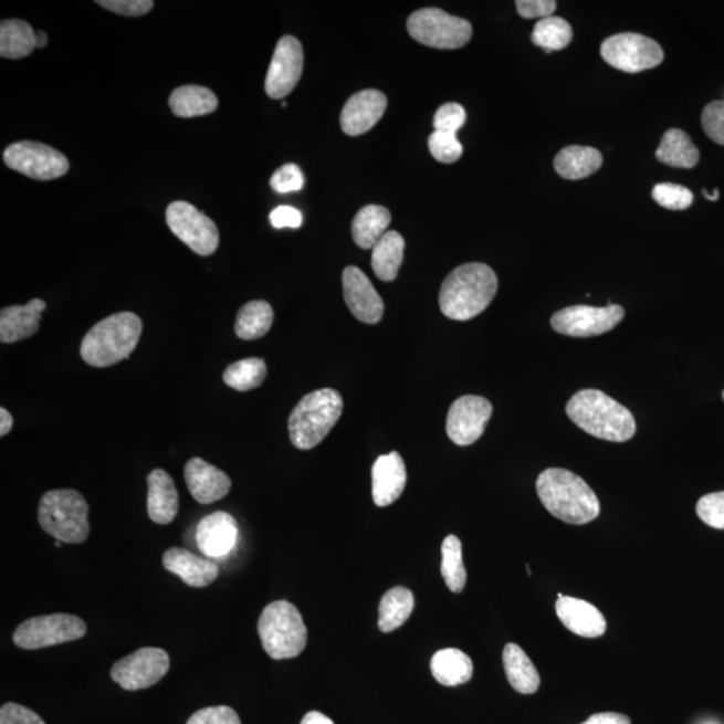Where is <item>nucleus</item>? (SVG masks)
<instances>
[{"label":"nucleus","mask_w":724,"mask_h":724,"mask_svg":"<svg viewBox=\"0 0 724 724\" xmlns=\"http://www.w3.org/2000/svg\"><path fill=\"white\" fill-rule=\"evenodd\" d=\"M499 292L494 270L484 263H465L443 282L439 305L447 318L469 321L480 316Z\"/></svg>","instance_id":"nucleus-1"},{"label":"nucleus","mask_w":724,"mask_h":724,"mask_svg":"<svg viewBox=\"0 0 724 724\" xmlns=\"http://www.w3.org/2000/svg\"><path fill=\"white\" fill-rule=\"evenodd\" d=\"M537 493L547 512L569 525H585L600 515L595 491L575 472L547 469L537 480Z\"/></svg>","instance_id":"nucleus-2"},{"label":"nucleus","mask_w":724,"mask_h":724,"mask_svg":"<svg viewBox=\"0 0 724 724\" xmlns=\"http://www.w3.org/2000/svg\"><path fill=\"white\" fill-rule=\"evenodd\" d=\"M566 413L581 430L608 442H628L636 433L631 411L601 390H579L566 405Z\"/></svg>","instance_id":"nucleus-3"},{"label":"nucleus","mask_w":724,"mask_h":724,"mask_svg":"<svg viewBox=\"0 0 724 724\" xmlns=\"http://www.w3.org/2000/svg\"><path fill=\"white\" fill-rule=\"evenodd\" d=\"M143 333V321L123 312L99 321L82 339V360L94 368H108L134 354Z\"/></svg>","instance_id":"nucleus-4"},{"label":"nucleus","mask_w":724,"mask_h":724,"mask_svg":"<svg viewBox=\"0 0 724 724\" xmlns=\"http://www.w3.org/2000/svg\"><path fill=\"white\" fill-rule=\"evenodd\" d=\"M344 401L335 389L314 390L294 407L288 418L290 440L298 450H312L342 418Z\"/></svg>","instance_id":"nucleus-5"},{"label":"nucleus","mask_w":724,"mask_h":724,"mask_svg":"<svg viewBox=\"0 0 724 724\" xmlns=\"http://www.w3.org/2000/svg\"><path fill=\"white\" fill-rule=\"evenodd\" d=\"M90 505L78 491H48L38 506V522L49 535L65 544H82L90 537Z\"/></svg>","instance_id":"nucleus-6"},{"label":"nucleus","mask_w":724,"mask_h":724,"mask_svg":"<svg viewBox=\"0 0 724 724\" xmlns=\"http://www.w3.org/2000/svg\"><path fill=\"white\" fill-rule=\"evenodd\" d=\"M263 650L275 660L297 658L307 644V629L292 602L269 604L258 621Z\"/></svg>","instance_id":"nucleus-7"},{"label":"nucleus","mask_w":724,"mask_h":724,"mask_svg":"<svg viewBox=\"0 0 724 724\" xmlns=\"http://www.w3.org/2000/svg\"><path fill=\"white\" fill-rule=\"evenodd\" d=\"M408 33L415 41L433 49L453 50L468 45L472 27L463 18L440 9H423L408 18Z\"/></svg>","instance_id":"nucleus-8"},{"label":"nucleus","mask_w":724,"mask_h":724,"mask_svg":"<svg viewBox=\"0 0 724 724\" xmlns=\"http://www.w3.org/2000/svg\"><path fill=\"white\" fill-rule=\"evenodd\" d=\"M85 621L77 616L54 613L38 616L23 621L15 629L14 644L22 650H42V648L69 643L84 638Z\"/></svg>","instance_id":"nucleus-9"},{"label":"nucleus","mask_w":724,"mask_h":724,"mask_svg":"<svg viewBox=\"0 0 724 724\" xmlns=\"http://www.w3.org/2000/svg\"><path fill=\"white\" fill-rule=\"evenodd\" d=\"M601 55L607 64L626 73L648 71L664 60L663 49L657 41L634 33L607 38L601 45Z\"/></svg>","instance_id":"nucleus-10"},{"label":"nucleus","mask_w":724,"mask_h":724,"mask_svg":"<svg viewBox=\"0 0 724 724\" xmlns=\"http://www.w3.org/2000/svg\"><path fill=\"white\" fill-rule=\"evenodd\" d=\"M167 224L180 241L195 254L210 256L216 253L220 237L213 220L187 201H174L166 212Z\"/></svg>","instance_id":"nucleus-11"},{"label":"nucleus","mask_w":724,"mask_h":724,"mask_svg":"<svg viewBox=\"0 0 724 724\" xmlns=\"http://www.w3.org/2000/svg\"><path fill=\"white\" fill-rule=\"evenodd\" d=\"M3 161L10 169L42 181L59 179L71 168L64 154L35 141L11 144L4 150Z\"/></svg>","instance_id":"nucleus-12"},{"label":"nucleus","mask_w":724,"mask_h":724,"mask_svg":"<svg viewBox=\"0 0 724 724\" xmlns=\"http://www.w3.org/2000/svg\"><path fill=\"white\" fill-rule=\"evenodd\" d=\"M625 308L612 304L606 307L569 306L554 314L552 327L564 336L595 337L615 329L625 318Z\"/></svg>","instance_id":"nucleus-13"},{"label":"nucleus","mask_w":724,"mask_h":724,"mask_svg":"<svg viewBox=\"0 0 724 724\" xmlns=\"http://www.w3.org/2000/svg\"><path fill=\"white\" fill-rule=\"evenodd\" d=\"M168 671V653L161 648L145 647L113 664L111 676L119 688L138 691L153 688Z\"/></svg>","instance_id":"nucleus-14"},{"label":"nucleus","mask_w":724,"mask_h":724,"mask_svg":"<svg viewBox=\"0 0 724 724\" xmlns=\"http://www.w3.org/2000/svg\"><path fill=\"white\" fill-rule=\"evenodd\" d=\"M493 406L482 396L468 395L453 401L447 415L445 431L457 445L475 443L486 430Z\"/></svg>","instance_id":"nucleus-15"},{"label":"nucleus","mask_w":724,"mask_h":724,"mask_svg":"<svg viewBox=\"0 0 724 724\" xmlns=\"http://www.w3.org/2000/svg\"><path fill=\"white\" fill-rule=\"evenodd\" d=\"M304 71V49L297 38L282 36L276 43L272 64L266 75L267 96L274 99L286 97L297 86Z\"/></svg>","instance_id":"nucleus-16"},{"label":"nucleus","mask_w":724,"mask_h":724,"mask_svg":"<svg viewBox=\"0 0 724 724\" xmlns=\"http://www.w3.org/2000/svg\"><path fill=\"white\" fill-rule=\"evenodd\" d=\"M344 298L354 316L364 324L380 323L384 301L360 269L349 266L343 274Z\"/></svg>","instance_id":"nucleus-17"},{"label":"nucleus","mask_w":724,"mask_h":724,"mask_svg":"<svg viewBox=\"0 0 724 724\" xmlns=\"http://www.w3.org/2000/svg\"><path fill=\"white\" fill-rule=\"evenodd\" d=\"M387 97L379 91L358 92L345 104L339 123L345 135L360 136L367 134L380 122L387 109Z\"/></svg>","instance_id":"nucleus-18"},{"label":"nucleus","mask_w":724,"mask_h":724,"mask_svg":"<svg viewBox=\"0 0 724 724\" xmlns=\"http://www.w3.org/2000/svg\"><path fill=\"white\" fill-rule=\"evenodd\" d=\"M185 478L193 500L201 505H210L223 500L232 486L230 476L224 471L201 458H192L187 462Z\"/></svg>","instance_id":"nucleus-19"},{"label":"nucleus","mask_w":724,"mask_h":724,"mask_svg":"<svg viewBox=\"0 0 724 724\" xmlns=\"http://www.w3.org/2000/svg\"><path fill=\"white\" fill-rule=\"evenodd\" d=\"M238 524L229 513L217 512L204 516L197 527L199 550L210 558H223L234 549Z\"/></svg>","instance_id":"nucleus-20"},{"label":"nucleus","mask_w":724,"mask_h":724,"mask_svg":"<svg viewBox=\"0 0 724 724\" xmlns=\"http://www.w3.org/2000/svg\"><path fill=\"white\" fill-rule=\"evenodd\" d=\"M407 484V470L399 452L377 458L371 469V495L376 506L386 507L398 501Z\"/></svg>","instance_id":"nucleus-21"},{"label":"nucleus","mask_w":724,"mask_h":724,"mask_svg":"<svg viewBox=\"0 0 724 724\" xmlns=\"http://www.w3.org/2000/svg\"><path fill=\"white\" fill-rule=\"evenodd\" d=\"M556 613L570 632L581 638H600L607 631L606 617L590 602L575 597L558 598Z\"/></svg>","instance_id":"nucleus-22"},{"label":"nucleus","mask_w":724,"mask_h":724,"mask_svg":"<svg viewBox=\"0 0 724 724\" xmlns=\"http://www.w3.org/2000/svg\"><path fill=\"white\" fill-rule=\"evenodd\" d=\"M162 565L192 588L209 587L219 577L216 563L195 556L190 550L180 547H171L164 553Z\"/></svg>","instance_id":"nucleus-23"},{"label":"nucleus","mask_w":724,"mask_h":724,"mask_svg":"<svg viewBox=\"0 0 724 724\" xmlns=\"http://www.w3.org/2000/svg\"><path fill=\"white\" fill-rule=\"evenodd\" d=\"M46 302L34 298L23 306L3 307L0 312V342L14 344L34 336L40 330L42 312Z\"/></svg>","instance_id":"nucleus-24"},{"label":"nucleus","mask_w":724,"mask_h":724,"mask_svg":"<svg viewBox=\"0 0 724 724\" xmlns=\"http://www.w3.org/2000/svg\"><path fill=\"white\" fill-rule=\"evenodd\" d=\"M148 515L157 525H169L179 513V494L172 476L167 471L156 469L149 472Z\"/></svg>","instance_id":"nucleus-25"},{"label":"nucleus","mask_w":724,"mask_h":724,"mask_svg":"<svg viewBox=\"0 0 724 724\" xmlns=\"http://www.w3.org/2000/svg\"><path fill=\"white\" fill-rule=\"evenodd\" d=\"M602 166V156L596 148L570 145L559 150L554 169L564 179L579 180L594 175Z\"/></svg>","instance_id":"nucleus-26"},{"label":"nucleus","mask_w":724,"mask_h":724,"mask_svg":"<svg viewBox=\"0 0 724 724\" xmlns=\"http://www.w3.org/2000/svg\"><path fill=\"white\" fill-rule=\"evenodd\" d=\"M503 667L510 685L520 694L531 695L538 691L541 678L531 658L520 646L510 643L503 650Z\"/></svg>","instance_id":"nucleus-27"},{"label":"nucleus","mask_w":724,"mask_h":724,"mask_svg":"<svg viewBox=\"0 0 724 724\" xmlns=\"http://www.w3.org/2000/svg\"><path fill=\"white\" fill-rule=\"evenodd\" d=\"M432 676L447 688H457L470 682L474 673L472 660L457 648L438 651L431 659Z\"/></svg>","instance_id":"nucleus-28"},{"label":"nucleus","mask_w":724,"mask_h":724,"mask_svg":"<svg viewBox=\"0 0 724 724\" xmlns=\"http://www.w3.org/2000/svg\"><path fill=\"white\" fill-rule=\"evenodd\" d=\"M406 242L398 231H388L379 243L371 249V269L377 279L392 282L398 279L399 270L405 260Z\"/></svg>","instance_id":"nucleus-29"},{"label":"nucleus","mask_w":724,"mask_h":724,"mask_svg":"<svg viewBox=\"0 0 724 724\" xmlns=\"http://www.w3.org/2000/svg\"><path fill=\"white\" fill-rule=\"evenodd\" d=\"M219 105L218 97L209 87L199 85L180 86L169 97V108L175 116L192 118L210 115Z\"/></svg>","instance_id":"nucleus-30"},{"label":"nucleus","mask_w":724,"mask_h":724,"mask_svg":"<svg viewBox=\"0 0 724 724\" xmlns=\"http://www.w3.org/2000/svg\"><path fill=\"white\" fill-rule=\"evenodd\" d=\"M390 212L386 207L370 204L357 212L351 223V235L357 245L364 250L374 249L380 239L387 234L390 224Z\"/></svg>","instance_id":"nucleus-31"},{"label":"nucleus","mask_w":724,"mask_h":724,"mask_svg":"<svg viewBox=\"0 0 724 724\" xmlns=\"http://www.w3.org/2000/svg\"><path fill=\"white\" fill-rule=\"evenodd\" d=\"M36 49V31L28 22L6 19L0 24V55L3 59L21 60Z\"/></svg>","instance_id":"nucleus-32"},{"label":"nucleus","mask_w":724,"mask_h":724,"mask_svg":"<svg viewBox=\"0 0 724 724\" xmlns=\"http://www.w3.org/2000/svg\"><path fill=\"white\" fill-rule=\"evenodd\" d=\"M657 157L670 167L692 168L701 159V154L685 132L670 129L661 137Z\"/></svg>","instance_id":"nucleus-33"},{"label":"nucleus","mask_w":724,"mask_h":724,"mask_svg":"<svg viewBox=\"0 0 724 724\" xmlns=\"http://www.w3.org/2000/svg\"><path fill=\"white\" fill-rule=\"evenodd\" d=\"M274 323V311L266 301H251L239 308L235 335L244 342L266 336Z\"/></svg>","instance_id":"nucleus-34"},{"label":"nucleus","mask_w":724,"mask_h":724,"mask_svg":"<svg viewBox=\"0 0 724 724\" xmlns=\"http://www.w3.org/2000/svg\"><path fill=\"white\" fill-rule=\"evenodd\" d=\"M413 608L415 597L411 590L402 587L389 589L380 601V631L384 633L396 631L411 617Z\"/></svg>","instance_id":"nucleus-35"},{"label":"nucleus","mask_w":724,"mask_h":724,"mask_svg":"<svg viewBox=\"0 0 724 724\" xmlns=\"http://www.w3.org/2000/svg\"><path fill=\"white\" fill-rule=\"evenodd\" d=\"M266 376V363L262 358L250 357L227 367L223 381L225 386L238 392H248V390L261 387Z\"/></svg>","instance_id":"nucleus-36"},{"label":"nucleus","mask_w":724,"mask_h":724,"mask_svg":"<svg viewBox=\"0 0 724 724\" xmlns=\"http://www.w3.org/2000/svg\"><path fill=\"white\" fill-rule=\"evenodd\" d=\"M442 576L447 587L453 594H462L468 583V571L463 563L461 539L457 535H449L442 545Z\"/></svg>","instance_id":"nucleus-37"},{"label":"nucleus","mask_w":724,"mask_h":724,"mask_svg":"<svg viewBox=\"0 0 724 724\" xmlns=\"http://www.w3.org/2000/svg\"><path fill=\"white\" fill-rule=\"evenodd\" d=\"M573 30L565 19L549 17L535 23L532 41L534 45L544 49L546 53L558 52L569 45Z\"/></svg>","instance_id":"nucleus-38"},{"label":"nucleus","mask_w":724,"mask_h":724,"mask_svg":"<svg viewBox=\"0 0 724 724\" xmlns=\"http://www.w3.org/2000/svg\"><path fill=\"white\" fill-rule=\"evenodd\" d=\"M652 198L664 209L675 211L688 210L694 201V195L689 188L672 185V182H661V185L654 186Z\"/></svg>","instance_id":"nucleus-39"},{"label":"nucleus","mask_w":724,"mask_h":724,"mask_svg":"<svg viewBox=\"0 0 724 724\" xmlns=\"http://www.w3.org/2000/svg\"><path fill=\"white\" fill-rule=\"evenodd\" d=\"M428 148L434 160L452 164L461 159L463 147L457 135L434 130L428 138Z\"/></svg>","instance_id":"nucleus-40"},{"label":"nucleus","mask_w":724,"mask_h":724,"mask_svg":"<svg viewBox=\"0 0 724 724\" xmlns=\"http://www.w3.org/2000/svg\"><path fill=\"white\" fill-rule=\"evenodd\" d=\"M696 513L704 524L724 531V491L702 496Z\"/></svg>","instance_id":"nucleus-41"},{"label":"nucleus","mask_w":724,"mask_h":724,"mask_svg":"<svg viewBox=\"0 0 724 724\" xmlns=\"http://www.w3.org/2000/svg\"><path fill=\"white\" fill-rule=\"evenodd\" d=\"M465 118L468 115L462 105L444 104L434 113L433 127L434 130L457 135V132L463 127Z\"/></svg>","instance_id":"nucleus-42"},{"label":"nucleus","mask_w":724,"mask_h":724,"mask_svg":"<svg viewBox=\"0 0 724 724\" xmlns=\"http://www.w3.org/2000/svg\"><path fill=\"white\" fill-rule=\"evenodd\" d=\"M270 185L274 191L280 193L301 191L305 185L304 174L295 164H285L274 172Z\"/></svg>","instance_id":"nucleus-43"},{"label":"nucleus","mask_w":724,"mask_h":724,"mask_svg":"<svg viewBox=\"0 0 724 724\" xmlns=\"http://www.w3.org/2000/svg\"><path fill=\"white\" fill-rule=\"evenodd\" d=\"M702 125L711 140L724 145V101H713L704 108Z\"/></svg>","instance_id":"nucleus-44"},{"label":"nucleus","mask_w":724,"mask_h":724,"mask_svg":"<svg viewBox=\"0 0 724 724\" xmlns=\"http://www.w3.org/2000/svg\"><path fill=\"white\" fill-rule=\"evenodd\" d=\"M187 724H242L235 710L227 706L206 707L197 711Z\"/></svg>","instance_id":"nucleus-45"},{"label":"nucleus","mask_w":724,"mask_h":724,"mask_svg":"<svg viewBox=\"0 0 724 724\" xmlns=\"http://www.w3.org/2000/svg\"><path fill=\"white\" fill-rule=\"evenodd\" d=\"M106 10L124 17H141L154 9L153 0H98L96 2Z\"/></svg>","instance_id":"nucleus-46"},{"label":"nucleus","mask_w":724,"mask_h":724,"mask_svg":"<svg viewBox=\"0 0 724 724\" xmlns=\"http://www.w3.org/2000/svg\"><path fill=\"white\" fill-rule=\"evenodd\" d=\"M0 724H46L33 710L17 703L3 704L0 709Z\"/></svg>","instance_id":"nucleus-47"},{"label":"nucleus","mask_w":724,"mask_h":724,"mask_svg":"<svg viewBox=\"0 0 724 724\" xmlns=\"http://www.w3.org/2000/svg\"><path fill=\"white\" fill-rule=\"evenodd\" d=\"M515 6L520 15L526 19L549 18L557 10L554 0H516Z\"/></svg>","instance_id":"nucleus-48"},{"label":"nucleus","mask_w":724,"mask_h":724,"mask_svg":"<svg viewBox=\"0 0 724 724\" xmlns=\"http://www.w3.org/2000/svg\"><path fill=\"white\" fill-rule=\"evenodd\" d=\"M302 220V213L288 206H281L270 213V222L279 230L300 229Z\"/></svg>","instance_id":"nucleus-49"},{"label":"nucleus","mask_w":724,"mask_h":724,"mask_svg":"<svg viewBox=\"0 0 724 724\" xmlns=\"http://www.w3.org/2000/svg\"><path fill=\"white\" fill-rule=\"evenodd\" d=\"M581 724H632V722L625 714L600 713L589 716Z\"/></svg>","instance_id":"nucleus-50"},{"label":"nucleus","mask_w":724,"mask_h":724,"mask_svg":"<svg viewBox=\"0 0 724 724\" xmlns=\"http://www.w3.org/2000/svg\"><path fill=\"white\" fill-rule=\"evenodd\" d=\"M14 424L11 413L6 408H0V437L4 438L6 434H9Z\"/></svg>","instance_id":"nucleus-51"},{"label":"nucleus","mask_w":724,"mask_h":724,"mask_svg":"<svg viewBox=\"0 0 724 724\" xmlns=\"http://www.w3.org/2000/svg\"><path fill=\"white\" fill-rule=\"evenodd\" d=\"M301 724H335L330 720V717H327L323 713H318V711H311V713H307L304 716V720H302Z\"/></svg>","instance_id":"nucleus-52"},{"label":"nucleus","mask_w":724,"mask_h":724,"mask_svg":"<svg viewBox=\"0 0 724 724\" xmlns=\"http://www.w3.org/2000/svg\"><path fill=\"white\" fill-rule=\"evenodd\" d=\"M49 36L45 31H36V49H43L48 45Z\"/></svg>","instance_id":"nucleus-53"},{"label":"nucleus","mask_w":724,"mask_h":724,"mask_svg":"<svg viewBox=\"0 0 724 724\" xmlns=\"http://www.w3.org/2000/svg\"><path fill=\"white\" fill-rule=\"evenodd\" d=\"M704 197H706L710 200H717L720 198V191L715 190L713 195L709 193L707 191H703Z\"/></svg>","instance_id":"nucleus-54"},{"label":"nucleus","mask_w":724,"mask_h":724,"mask_svg":"<svg viewBox=\"0 0 724 724\" xmlns=\"http://www.w3.org/2000/svg\"><path fill=\"white\" fill-rule=\"evenodd\" d=\"M55 546L61 547V541H55Z\"/></svg>","instance_id":"nucleus-55"},{"label":"nucleus","mask_w":724,"mask_h":724,"mask_svg":"<svg viewBox=\"0 0 724 724\" xmlns=\"http://www.w3.org/2000/svg\"><path fill=\"white\" fill-rule=\"evenodd\" d=\"M723 399H724V392H723Z\"/></svg>","instance_id":"nucleus-56"}]
</instances>
